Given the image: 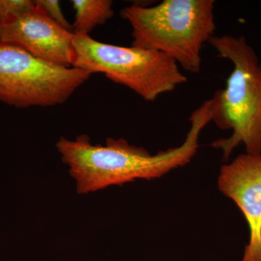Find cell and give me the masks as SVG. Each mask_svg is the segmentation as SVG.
<instances>
[{"instance_id":"obj_1","label":"cell","mask_w":261,"mask_h":261,"mask_svg":"<svg viewBox=\"0 0 261 261\" xmlns=\"http://www.w3.org/2000/svg\"><path fill=\"white\" fill-rule=\"evenodd\" d=\"M190 121V130L181 145L154 154L124 139L109 137L105 146L92 145L87 135L74 141L61 137L56 147L76 181L77 193L84 195L138 178H160L190 163L197 153L201 132L212 121L210 100L192 113Z\"/></svg>"},{"instance_id":"obj_2","label":"cell","mask_w":261,"mask_h":261,"mask_svg":"<svg viewBox=\"0 0 261 261\" xmlns=\"http://www.w3.org/2000/svg\"><path fill=\"white\" fill-rule=\"evenodd\" d=\"M221 58L232 63L226 87L210 99L212 121L222 129L232 130L227 139L213 142L224 159L240 144L246 153L261 154V63L244 37L216 36L209 40Z\"/></svg>"},{"instance_id":"obj_3","label":"cell","mask_w":261,"mask_h":261,"mask_svg":"<svg viewBox=\"0 0 261 261\" xmlns=\"http://www.w3.org/2000/svg\"><path fill=\"white\" fill-rule=\"evenodd\" d=\"M214 5V0H164L127 7L121 15L132 27V46L159 51L197 73L202 47L215 35Z\"/></svg>"},{"instance_id":"obj_4","label":"cell","mask_w":261,"mask_h":261,"mask_svg":"<svg viewBox=\"0 0 261 261\" xmlns=\"http://www.w3.org/2000/svg\"><path fill=\"white\" fill-rule=\"evenodd\" d=\"M73 67L102 73L115 83L153 102L187 82L177 63L159 51L137 47H121L99 42L89 35L75 34Z\"/></svg>"},{"instance_id":"obj_5","label":"cell","mask_w":261,"mask_h":261,"mask_svg":"<svg viewBox=\"0 0 261 261\" xmlns=\"http://www.w3.org/2000/svg\"><path fill=\"white\" fill-rule=\"evenodd\" d=\"M91 75L80 68L51 64L0 42V101L9 106L28 108L63 104Z\"/></svg>"},{"instance_id":"obj_6","label":"cell","mask_w":261,"mask_h":261,"mask_svg":"<svg viewBox=\"0 0 261 261\" xmlns=\"http://www.w3.org/2000/svg\"><path fill=\"white\" fill-rule=\"evenodd\" d=\"M73 37V32L58 25L36 4L29 13L0 25V42L65 68H72L74 63Z\"/></svg>"},{"instance_id":"obj_7","label":"cell","mask_w":261,"mask_h":261,"mask_svg":"<svg viewBox=\"0 0 261 261\" xmlns=\"http://www.w3.org/2000/svg\"><path fill=\"white\" fill-rule=\"evenodd\" d=\"M220 191L242 211L250 231L243 261H261V154H241L220 170Z\"/></svg>"},{"instance_id":"obj_8","label":"cell","mask_w":261,"mask_h":261,"mask_svg":"<svg viewBox=\"0 0 261 261\" xmlns=\"http://www.w3.org/2000/svg\"><path fill=\"white\" fill-rule=\"evenodd\" d=\"M71 3L75 10L73 32L79 35H89L114 14L111 0H73Z\"/></svg>"},{"instance_id":"obj_9","label":"cell","mask_w":261,"mask_h":261,"mask_svg":"<svg viewBox=\"0 0 261 261\" xmlns=\"http://www.w3.org/2000/svg\"><path fill=\"white\" fill-rule=\"evenodd\" d=\"M35 8L32 0H0V25L29 13Z\"/></svg>"},{"instance_id":"obj_10","label":"cell","mask_w":261,"mask_h":261,"mask_svg":"<svg viewBox=\"0 0 261 261\" xmlns=\"http://www.w3.org/2000/svg\"><path fill=\"white\" fill-rule=\"evenodd\" d=\"M35 4L51 19L67 30L73 32V27L62 12L60 2L57 0H35Z\"/></svg>"},{"instance_id":"obj_11","label":"cell","mask_w":261,"mask_h":261,"mask_svg":"<svg viewBox=\"0 0 261 261\" xmlns=\"http://www.w3.org/2000/svg\"><path fill=\"white\" fill-rule=\"evenodd\" d=\"M241 261H243V260H241Z\"/></svg>"}]
</instances>
